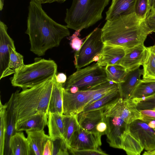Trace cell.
<instances>
[{
    "instance_id": "cell-12",
    "label": "cell",
    "mask_w": 155,
    "mask_h": 155,
    "mask_svg": "<svg viewBox=\"0 0 155 155\" xmlns=\"http://www.w3.org/2000/svg\"><path fill=\"white\" fill-rule=\"evenodd\" d=\"M131 134L146 150L155 149V130L142 120L138 119L129 124Z\"/></svg>"
},
{
    "instance_id": "cell-10",
    "label": "cell",
    "mask_w": 155,
    "mask_h": 155,
    "mask_svg": "<svg viewBox=\"0 0 155 155\" xmlns=\"http://www.w3.org/2000/svg\"><path fill=\"white\" fill-rule=\"evenodd\" d=\"M101 136L97 132L85 130L80 126L73 134L69 146L77 150L97 149L102 144Z\"/></svg>"
},
{
    "instance_id": "cell-36",
    "label": "cell",
    "mask_w": 155,
    "mask_h": 155,
    "mask_svg": "<svg viewBox=\"0 0 155 155\" xmlns=\"http://www.w3.org/2000/svg\"><path fill=\"white\" fill-rule=\"evenodd\" d=\"M69 152L74 155H107L99 148L95 149L77 150L69 146Z\"/></svg>"
},
{
    "instance_id": "cell-15",
    "label": "cell",
    "mask_w": 155,
    "mask_h": 155,
    "mask_svg": "<svg viewBox=\"0 0 155 155\" xmlns=\"http://www.w3.org/2000/svg\"><path fill=\"white\" fill-rule=\"evenodd\" d=\"M6 103L7 105L6 111L7 128L4 155H11L9 147L10 140L11 137L17 132L15 129L16 114L14 106L13 93Z\"/></svg>"
},
{
    "instance_id": "cell-4",
    "label": "cell",
    "mask_w": 155,
    "mask_h": 155,
    "mask_svg": "<svg viewBox=\"0 0 155 155\" xmlns=\"http://www.w3.org/2000/svg\"><path fill=\"white\" fill-rule=\"evenodd\" d=\"M110 0H72L67 8L64 21L68 27L77 31L92 26L103 18L102 13Z\"/></svg>"
},
{
    "instance_id": "cell-23",
    "label": "cell",
    "mask_w": 155,
    "mask_h": 155,
    "mask_svg": "<svg viewBox=\"0 0 155 155\" xmlns=\"http://www.w3.org/2000/svg\"><path fill=\"white\" fill-rule=\"evenodd\" d=\"M63 84L58 83L55 76L49 105L48 112L63 114Z\"/></svg>"
},
{
    "instance_id": "cell-25",
    "label": "cell",
    "mask_w": 155,
    "mask_h": 155,
    "mask_svg": "<svg viewBox=\"0 0 155 155\" xmlns=\"http://www.w3.org/2000/svg\"><path fill=\"white\" fill-rule=\"evenodd\" d=\"M154 93L155 80L143 79L139 81L130 99L140 100Z\"/></svg>"
},
{
    "instance_id": "cell-47",
    "label": "cell",
    "mask_w": 155,
    "mask_h": 155,
    "mask_svg": "<svg viewBox=\"0 0 155 155\" xmlns=\"http://www.w3.org/2000/svg\"><path fill=\"white\" fill-rule=\"evenodd\" d=\"M100 53L96 55L93 58L92 62H97L99 59Z\"/></svg>"
},
{
    "instance_id": "cell-24",
    "label": "cell",
    "mask_w": 155,
    "mask_h": 155,
    "mask_svg": "<svg viewBox=\"0 0 155 155\" xmlns=\"http://www.w3.org/2000/svg\"><path fill=\"white\" fill-rule=\"evenodd\" d=\"M63 115L48 113L47 125L49 136L53 141L58 139H64Z\"/></svg>"
},
{
    "instance_id": "cell-2",
    "label": "cell",
    "mask_w": 155,
    "mask_h": 155,
    "mask_svg": "<svg viewBox=\"0 0 155 155\" xmlns=\"http://www.w3.org/2000/svg\"><path fill=\"white\" fill-rule=\"evenodd\" d=\"M101 29V38L104 44L125 49L144 44L152 32L146 20L138 18L134 13L107 21Z\"/></svg>"
},
{
    "instance_id": "cell-41",
    "label": "cell",
    "mask_w": 155,
    "mask_h": 155,
    "mask_svg": "<svg viewBox=\"0 0 155 155\" xmlns=\"http://www.w3.org/2000/svg\"><path fill=\"white\" fill-rule=\"evenodd\" d=\"M53 150V141L50 138L45 144L43 155H52Z\"/></svg>"
},
{
    "instance_id": "cell-13",
    "label": "cell",
    "mask_w": 155,
    "mask_h": 155,
    "mask_svg": "<svg viewBox=\"0 0 155 155\" xmlns=\"http://www.w3.org/2000/svg\"><path fill=\"white\" fill-rule=\"evenodd\" d=\"M8 27L0 21V76L7 68L10 59V48H15L14 41L8 33Z\"/></svg>"
},
{
    "instance_id": "cell-26",
    "label": "cell",
    "mask_w": 155,
    "mask_h": 155,
    "mask_svg": "<svg viewBox=\"0 0 155 155\" xmlns=\"http://www.w3.org/2000/svg\"><path fill=\"white\" fill-rule=\"evenodd\" d=\"M143 79L155 80V45L146 47L143 64Z\"/></svg>"
},
{
    "instance_id": "cell-20",
    "label": "cell",
    "mask_w": 155,
    "mask_h": 155,
    "mask_svg": "<svg viewBox=\"0 0 155 155\" xmlns=\"http://www.w3.org/2000/svg\"><path fill=\"white\" fill-rule=\"evenodd\" d=\"M104 107L79 114L78 119L80 126L85 130L95 132L96 125L104 118Z\"/></svg>"
},
{
    "instance_id": "cell-5",
    "label": "cell",
    "mask_w": 155,
    "mask_h": 155,
    "mask_svg": "<svg viewBox=\"0 0 155 155\" xmlns=\"http://www.w3.org/2000/svg\"><path fill=\"white\" fill-rule=\"evenodd\" d=\"M57 67L53 60L36 58L34 63L17 70L10 78L11 83L22 90L31 88L54 78Z\"/></svg>"
},
{
    "instance_id": "cell-37",
    "label": "cell",
    "mask_w": 155,
    "mask_h": 155,
    "mask_svg": "<svg viewBox=\"0 0 155 155\" xmlns=\"http://www.w3.org/2000/svg\"><path fill=\"white\" fill-rule=\"evenodd\" d=\"M140 111L142 117V120L155 130V110H144Z\"/></svg>"
},
{
    "instance_id": "cell-29",
    "label": "cell",
    "mask_w": 155,
    "mask_h": 155,
    "mask_svg": "<svg viewBox=\"0 0 155 155\" xmlns=\"http://www.w3.org/2000/svg\"><path fill=\"white\" fill-rule=\"evenodd\" d=\"M24 64L23 56L16 51L15 48L11 47L9 63L7 68L0 76V80L14 74Z\"/></svg>"
},
{
    "instance_id": "cell-14",
    "label": "cell",
    "mask_w": 155,
    "mask_h": 155,
    "mask_svg": "<svg viewBox=\"0 0 155 155\" xmlns=\"http://www.w3.org/2000/svg\"><path fill=\"white\" fill-rule=\"evenodd\" d=\"M146 50L144 44L125 49V55L119 64L127 71L140 68L143 65Z\"/></svg>"
},
{
    "instance_id": "cell-27",
    "label": "cell",
    "mask_w": 155,
    "mask_h": 155,
    "mask_svg": "<svg viewBox=\"0 0 155 155\" xmlns=\"http://www.w3.org/2000/svg\"><path fill=\"white\" fill-rule=\"evenodd\" d=\"M122 147L128 155H140L144 149L140 142L130 133L129 128L123 135Z\"/></svg>"
},
{
    "instance_id": "cell-17",
    "label": "cell",
    "mask_w": 155,
    "mask_h": 155,
    "mask_svg": "<svg viewBox=\"0 0 155 155\" xmlns=\"http://www.w3.org/2000/svg\"><path fill=\"white\" fill-rule=\"evenodd\" d=\"M125 53V49L122 48L104 44L97 63L102 67L108 65L119 64Z\"/></svg>"
},
{
    "instance_id": "cell-34",
    "label": "cell",
    "mask_w": 155,
    "mask_h": 155,
    "mask_svg": "<svg viewBox=\"0 0 155 155\" xmlns=\"http://www.w3.org/2000/svg\"><path fill=\"white\" fill-rule=\"evenodd\" d=\"M133 99L136 104L137 109L139 110H153L155 108V93L141 99Z\"/></svg>"
},
{
    "instance_id": "cell-11",
    "label": "cell",
    "mask_w": 155,
    "mask_h": 155,
    "mask_svg": "<svg viewBox=\"0 0 155 155\" xmlns=\"http://www.w3.org/2000/svg\"><path fill=\"white\" fill-rule=\"evenodd\" d=\"M105 119L107 127L106 135L108 143L111 147L122 149L123 136L128 130L129 124L118 117L105 116Z\"/></svg>"
},
{
    "instance_id": "cell-33",
    "label": "cell",
    "mask_w": 155,
    "mask_h": 155,
    "mask_svg": "<svg viewBox=\"0 0 155 155\" xmlns=\"http://www.w3.org/2000/svg\"><path fill=\"white\" fill-rule=\"evenodd\" d=\"M150 11L148 0H136L134 13L139 19L146 20Z\"/></svg>"
},
{
    "instance_id": "cell-40",
    "label": "cell",
    "mask_w": 155,
    "mask_h": 155,
    "mask_svg": "<svg viewBox=\"0 0 155 155\" xmlns=\"http://www.w3.org/2000/svg\"><path fill=\"white\" fill-rule=\"evenodd\" d=\"M146 20L151 31L155 32V11L151 10Z\"/></svg>"
},
{
    "instance_id": "cell-44",
    "label": "cell",
    "mask_w": 155,
    "mask_h": 155,
    "mask_svg": "<svg viewBox=\"0 0 155 155\" xmlns=\"http://www.w3.org/2000/svg\"><path fill=\"white\" fill-rule=\"evenodd\" d=\"M64 89L65 90L72 93H76L79 91V88L78 87L75 86L71 87L67 89Z\"/></svg>"
},
{
    "instance_id": "cell-49",
    "label": "cell",
    "mask_w": 155,
    "mask_h": 155,
    "mask_svg": "<svg viewBox=\"0 0 155 155\" xmlns=\"http://www.w3.org/2000/svg\"><path fill=\"white\" fill-rule=\"evenodd\" d=\"M153 110H155V108Z\"/></svg>"
},
{
    "instance_id": "cell-42",
    "label": "cell",
    "mask_w": 155,
    "mask_h": 155,
    "mask_svg": "<svg viewBox=\"0 0 155 155\" xmlns=\"http://www.w3.org/2000/svg\"><path fill=\"white\" fill-rule=\"evenodd\" d=\"M55 78L56 82L63 84L65 83L67 79L66 74L63 73H60L58 74H56Z\"/></svg>"
},
{
    "instance_id": "cell-21",
    "label": "cell",
    "mask_w": 155,
    "mask_h": 155,
    "mask_svg": "<svg viewBox=\"0 0 155 155\" xmlns=\"http://www.w3.org/2000/svg\"><path fill=\"white\" fill-rule=\"evenodd\" d=\"M32 155H43L45 144L50 138L44 130L26 131Z\"/></svg>"
},
{
    "instance_id": "cell-32",
    "label": "cell",
    "mask_w": 155,
    "mask_h": 155,
    "mask_svg": "<svg viewBox=\"0 0 155 155\" xmlns=\"http://www.w3.org/2000/svg\"><path fill=\"white\" fill-rule=\"evenodd\" d=\"M0 155H4L6 132V103L3 104L0 101Z\"/></svg>"
},
{
    "instance_id": "cell-6",
    "label": "cell",
    "mask_w": 155,
    "mask_h": 155,
    "mask_svg": "<svg viewBox=\"0 0 155 155\" xmlns=\"http://www.w3.org/2000/svg\"><path fill=\"white\" fill-rule=\"evenodd\" d=\"M105 67L94 64L83 68L77 69L69 76L63 84L65 89L78 87L79 91L89 89L107 81Z\"/></svg>"
},
{
    "instance_id": "cell-43",
    "label": "cell",
    "mask_w": 155,
    "mask_h": 155,
    "mask_svg": "<svg viewBox=\"0 0 155 155\" xmlns=\"http://www.w3.org/2000/svg\"><path fill=\"white\" fill-rule=\"evenodd\" d=\"M67 0H40V1L42 4L45 3H51L56 2L59 3H62Z\"/></svg>"
},
{
    "instance_id": "cell-48",
    "label": "cell",
    "mask_w": 155,
    "mask_h": 155,
    "mask_svg": "<svg viewBox=\"0 0 155 155\" xmlns=\"http://www.w3.org/2000/svg\"><path fill=\"white\" fill-rule=\"evenodd\" d=\"M36 0L39 1H40V0Z\"/></svg>"
},
{
    "instance_id": "cell-39",
    "label": "cell",
    "mask_w": 155,
    "mask_h": 155,
    "mask_svg": "<svg viewBox=\"0 0 155 155\" xmlns=\"http://www.w3.org/2000/svg\"><path fill=\"white\" fill-rule=\"evenodd\" d=\"M107 128V125L104 116L103 119L96 125L95 128V132L98 133L102 136L106 135Z\"/></svg>"
},
{
    "instance_id": "cell-18",
    "label": "cell",
    "mask_w": 155,
    "mask_h": 155,
    "mask_svg": "<svg viewBox=\"0 0 155 155\" xmlns=\"http://www.w3.org/2000/svg\"><path fill=\"white\" fill-rule=\"evenodd\" d=\"M136 0H112L106 12L105 20L111 21L119 17L134 13Z\"/></svg>"
},
{
    "instance_id": "cell-1",
    "label": "cell",
    "mask_w": 155,
    "mask_h": 155,
    "mask_svg": "<svg viewBox=\"0 0 155 155\" xmlns=\"http://www.w3.org/2000/svg\"><path fill=\"white\" fill-rule=\"evenodd\" d=\"M68 28L50 17L40 1L30 0L25 33L29 36L30 50L33 53L43 56L48 50L58 47L63 38L70 35Z\"/></svg>"
},
{
    "instance_id": "cell-31",
    "label": "cell",
    "mask_w": 155,
    "mask_h": 155,
    "mask_svg": "<svg viewBox=\"0 0 155 155\" xmlns=\"http://www.w3.org/2000/svg\"><path fill=\"white\" fill-rule=\"evenodd\" d=\"M119 97H120L118 88L111 91L102 98L85 107L81 112L104 107Z\"/></svg>"
},
{
    "instance_id": "cell-9",
    "label": "cell",
    "mask_w": 155,
    "mask_h": 155,
    "mask_svg": "<svg viewBox=\"0 0 155 155\" xmlns=\"http://www.w3.org/2000/svg\"><path fill=\"white\" fill-rule=\"evenodd\" d=\"M104 114L106 117H120L128 124L135 120L142 119L140 111L132 99L117 98L104 107Z\"/></svg>"
},
{
    "instance_id": "cell-8",
    "label": "cell",
    "mask_w": 155,
    "mask_h": 155,
    "mask_svg": "<svg viewBox=\"0 0 155 155\" xmlns=\"http://www.w3.org/2000/svg\"><path fill=\"white\" fill-rule=\"evenodd\" d=\"M109 81L91 88L72 93L63 88V114L78 115L93 98L94 95L102 89Z\"/></svg>"
},
{
    "instance_id": "cell-7",
    "label": "cell",
    "mask_w": 155,
    "mask_h": 155,
    "mask_svg": "<svg viewBox=\"0 0 155 155\" xmlns=\"http://www.w3.org/2000/svg\"><path fill=\"white\" fill-rule=\"evenodd\" d=\"M104 44L101 38V29L97 28L86 38L80 49L74 54L75 68L80 69L92 62L93 58L101 53Z\"/></svg>"
},
{
    "instance_id": "cell-3",
    "label": "cell",
    "mask_w": 155,
    "mask_h": 155,
    "mask_svg": "<svg viewBox=\"0 0 155 155\" xmlns=\"http://www.w3.org/2000/svg\"><path fill=\"white\" fill-rule=\"evenodd\" d=\"M54 78L31 88L13 93L16 123L37 114L48 115Z\"/></svg>"
},
{
    "instance_id": "cell-46",
    "label": "cell",
    "mask_w": 155,
    "mask_h": 155,
    "mask_svg": "<svg viewBox=\"0 0 155 155\" xmlns=\"http://www.w3.org/2000/svg\"><path fill=\"white\" fill-rule=\"evenodd\" d=\"M143 155H155V149L151 150H147L143 154Z\"/></svg>"
},
{
    "instance_id": "cell-22",
    "label": "cell",
    "mask_w": 155,
    "mask_h": 155,
    "mask_svg": "<svg viewBox=\"0 0 155 155\" xmlns=\"http://www.w3.org/2000/svg\"><path fill=\"white\" fill-rule=\"evenodd\" d=\"M9 147L11 155H32L27 138L21 131L17 132L11 137Z\"/></svg>"
},
{
    "instance_id": "cell-30",
    "label": "cell",
    "mask_w": 155,
    "mask_h": 155,
    "mask_svg": "<svg viewBox=\"0 0 155 155\" xmlns=\"http://www.w3.org/2000/svg\"><path fill=\"white\" fill-rule=\"evenodd\" d=\"M108 81L117 84L124 81L127 71L119 64L108 65L105 67Z\"/></svg>"
},
{
    "instance_id": "cell-45",
    "label": "cell",
    "mask_w": 155,
    "mask_h": 155,
    "mask_svg": "<svg viewBox=\"0 0 155 155\" xmlns=\"http://www.w3.org/2000/svg\"><path fill=\"white\" fill-rule=\"evenodd\" d=\"M148 1L150 11H155V0H148Z\"/></svg>"
},
{
    "instance_id": "cell-28",
    "label": "cell",
    "mask_w": 155,
    "mask_h": 155,
    "mask_svg": "<svg viewBox=\"0 0 155 155\" xmlns=\"http://www.w3.org/2000/svg\"><path fill=\"white\" fill-rule=\"evenodd\" d=\"M62 117L64 125V138L68 147L73 134L79 129L80 126L78 121V115L63 114Z\"/></svg>"
},
{
    "instance_id": "cell-38",
    "label": "cell",
    "mask_w": 155,
    "mask_h": 155,
    "mask_svg": "<svg viewBox=\"0 0 155 155\" xmlns=\"http://www.w3.org/2000/svg\"><path fill=\"white\" fill-rule=\"evenodd\" d=\"M81 31L80 30L76 31L72 36L69 37L71 47L75 51L80 49L83 43V39L78 37Z\"/></svg>"
},
{
    "instance_id": "cell-35",
    "label": "cell",
    "mask_w": 155,
    "mask_h": 155,
    "mask_svg": "<svg viewBox=\"0 0 155 155\" xmlns=\"http://www.w3.org/2000/svg\"><path fill=\"white\" fill-rule=\"evenodd\" d=\"M53 141L54 150L52 155H69L68 145L64 139H58Z\"/></svg>"
},
{
    "instance_id": "cell-16",
    "label": "cell",
    "mask_w": 155,
    "mask_h": 155,
    "mask_svg": "<svg viewBox=\"0 0 155 155\" xmlns=\"http://www.w3.org/2000/svg\"><path fill=\"white\" fill-rule=\"evenodd\" d=\"M143 69L140 68L127 71L124 81L118 84L120 97L129 99L143 74Z\"/></svg>"
},
{
    "instance_id": "cell-50",
    "label": "cell",
    "mask_w": 155,
    "mask_h": 155,
    "mask_svg": "<svg viewBox=\"0 0 155 155\" xmlns=\"http://www.w3.org/2000/svg\"></svg>"
},
{
    "instance_id": "cell-19",
    "label": "cell",
    "mask_w": 155,
    "mask_h": 155,
    "mask_svg": "<svg viewBox=\"0 0 155 155\" xmlns=\"http://www.w3.org/2000/svg\"><path fill=\"white\" fill-rule=\"evenodd\" d=\"M48 115L43 114H38L24 120L16 123V130L17 132H19L44 130L48 124Z\"/></svg>"
}]
</instances>
